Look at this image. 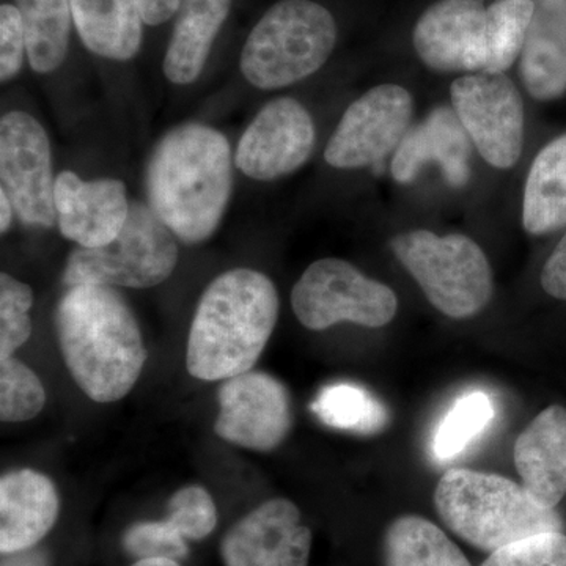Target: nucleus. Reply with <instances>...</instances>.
I'll return each instance as SVG.
<instances>
[{
  "label": "nucleus",
  "mask_w": 566,
  "mask_h": 566,
  "mask_svg": "<svg viewBox=\"0 0 566 566\" xmlns=\"http://www.w3.org/2000/svg\"><path fill=\"white\" fill-rule=\"evenodd\" d=\"M214 431L223 441L271 452L293 428L289 389L274 376L251 370L222 382Z\"/></svg>",
  "instance_id": "12"
},
{
  "label": "nucleus",
  "mask_w": 566,
  "mask_h": 566,
  "mask_svg": "<svg viewBox=\"0 0 566 566\" xmlns=\"http://www.w3.org/2000/svg\"><path fill=\"white\" fill-rule=\"evenodd\" d=\"M292 307L311 331L344 322L382 327L397 315L398 297L390 286L368 279L352 263L323 259L312 263L294 285Z\"/></svg>",
  "instance_id": "8"
},
{
  "label": "nucleus",
  "mask_w": 566,
  "mask_h": 566,
  "mask_svg": "<svg viewBox=\"0 0 566 566\" xmlns=\"http://www.w3.org/2000/svg\"><path fill=\"white\" fill-rule=\"evenodd\" d=\"M166 520L188 542H200L218 526V509L214 499L205 488L189 485L170 497Z\"/></svg>",
  "instance_id": "31"
},
{
  "label": "nucleus",
  "mask_w": 566,
  "mask_h": 566,
  "mask_svg": "<svg viewBox=\"0 0 566 566\" xmlns=\"http://www.w3.org/2000/svg\"><path fill=\"white\" fill-rule=\"evenodd\" d=\"M312 531L289 499H271L253 509L223 535V566H308Z\"/></svg>",
  "instance_id": "14"
},
{
  "label": "nucleus",
  "mask_w": 566,
  "mask_h": 566,
  "mask_svg": "<svg viewBox=\"0 0 566 566\" xmlns=\"http://www.w3.org/2000/svg\"><path fill=\"white\" fill-rule=\"evenodd\" d=\"M434 506L453 534L485 553L565 527L556 509L539 505L520 483L471 469H450L442 475Z\"/></svg>",
  "instance_id": "4"
},
{
  "label": "nucleus",
  "mask_w": 566,
  "mask_h": 566,
  "mask_svg": "<svg viewBox=\"0 0 566 566\" xmlns=\"http://www.w3.org/2000/svg\"><path fill=\"white\" fill-rule=\"evenodd\" d=\"M415 99L401 85L382 84L364 93L345 111L327 142L324 158L335 169L376 166L411 129Z\"/></svg>",
  "instance_id": "11"
},
{
  "label": "nucleus",
  "mask_w": 566,
  "mask_h": 566,
  "mask_svg": "<svg viewBox=\"0 0 566 566\" xmlns=\"http://www.w3.org/2000/svg\"><path fill=\"white\" fill-rule=\"evenodd\" d=\"M493 417V401L486 394L464 395L439 424L434 436V455L439 460L460 455L476 436L486 430Z\"/></svg>",
  "instance_id": "28"
},
{
  "label": "nucleus",
  "mask_w": 566,
  "mask_h": 566,
  "mask_svg": "<svg viewBox=\"0 0 566 566\" xmlns=\"http://www.w3.org/2000/svg\"><path fill=\"white\" fill-rule=\"evenodd\" d=\"M523 226L536 237L566 226V134L549 142L532 163L524 186Z\"/></svg>",
  "instance_id": "23"
},
{
  "label": "nucleus",
  "mask_w": 566,
  "mask_h": 566,
  "mask_svg": "<svg viewBox=\"0 0 566 566\" xmlns=\"http://www.w3.org/2000/svg\"><path fill=\"white\" fill-rule=\"evenodd\" d=\"M417 55L439 73H485L486 7L482 0H439L417 21Z\"/></svg>",
  "instance_id": "15"
},
{
  "label": "nucleus",
  "mask_w": 566,
  "mask_h": 566,
  "mask_svg": "<svg viewBox=\"0 0 566 566\" xmlns=\"http://www.w3.org/2000/svg\"><path fill=\"white\" fill-rule=\"evenodd\" d=\"M29 63L36 73H51L65 61L73 10L71 0H17Z\"/></svg>",
  "instance_id": "25"
},
{
  "label": "nucleus",
  "mask_w": 566,
  "mask_h": 566,
  "mask_svg": "<svg viewBox=\"0 0 566 566\" xmlns=\"http://www.w3.org/2000/svg\"><path fill=\"white\" fill-rule=\"evenodd\" d=\"M46 405L39 375L17 357L0 359V419L7 423L32 420Z\"/></svg>",
  "instance_id": "29"
},
{
  "label": "nucleus",
  "mask_w": 566,
  "mask_h": 566,
  "mask_svg": "<svg viewBox=\"0 0 566 566\" xmlns=\"http://www.w3.org/2000/svg\"><path fill=\"white\" fill-rule=\"evenodd\" d=\"M0 566H51V556L44 547L20 551V553L2 554Z\"/></svg>",
  "instance_id": "37"
},
{
  "label": "nucleus",
  "mask_w": 566,
  "mask_h": 566,
  "mask_svg": "<svg viewBox=\"0 0 566 566\" xmlns=\"http://www.w3.org/2000/svg\"><path fill=\"white\" fill-rule=\"evenodd\" d=\"M315 147V125L303 104L277 98L255 115L238 144L234 164L259 181H273L296 172Z\"/></svg>",
  "instance_id": "13"
},
{
  "label": "nucleus",
  "mask_w": 566,
  "mask_h": 566,
  "mask_svg": "<svg viewBox=\"0 0 566 566\" xmlns=\"http://www.w3.org/2000/svg\"><path fill=\"white\" fill-rule=\"evenodd\" d=\"M471 139L453 107L441 106L416 128L409 129L394 153L390 172L395 181L409 185L428 164L441 167L446 181L463 188L471 180Z\"/></svg>",
  "instance_id": "17"
},
{
  "label": "nucleus",
  "mask_w": 566,
  "mask_h": 566,
  "mask_svg": "<svg viewBox=\"0 0 566 566\" xmlns=\"http://www.w3.org/2000/svg\"><path fill=\"white\" fill-rule=\"evenodd\" d=\"M54 323L63 360L82 392L96 403L132 392L147 349L132 307L114 286H70Z\"/></svg>",
  "instance_id": "1"
},
{
  "label": "nucleus",
  "mask_w": 566,
  "mask_h": 566,
  "mask_svg": "<svg viewBox=\"0 0 566 566\" xmlns=\"http://www.w3.org/2000/svg\"><path fill=\"white\" fill-rule=\"evenodd\" d=\"M0 207H2V212H0V230H2V233H7L10 230L14 208L10 202L9 196L2 189H0Z\"/></svg>",
  "instance_id": "38"
},
{
  "label": "nucleus",
  "mask_w": 566,
  "mask_h": 566,
  "mask_svg": "<svg viewBox=\"0 0 566 566\" xmlns=\"http://www.w3.org/2000/svg\"><path fill=\"white\" fill-rule=\"evenodd\" d=\"M61 515V497L50 476L18 469L0 479V553L32 549Z\"/></svg>",
  "instance_id": "18"
},
{
  "label": "nucleus",
  "mask_w": 566,
  "mask_h": 566,
  "mask_svg": "<svg viewBox=\"0 0 566 566\" xmlns=\"http://www.w3.org/2000/svg\"><path fill=\"white\" fill-rule=\"evenodd\" d=\"M312 411L327 427L363 434H374L387 422L386 409L374 395L348 382L324 387Z\"/></svg>",
  "instance_id": "27"
},
{
  "label": "nucleus",
  "mask_w": 566,
  "mask_h": 566,
  "mask_svg": "<svg viewBox=\"0 0 566 566\" xmlns=\"http://www.w3.org/2000/svg\"><path fill=\"white\" fill-rule=\"evenodd\" d=\"M528 95L553 102L566 93V0H539L520 63Z\"/></svg>",
  "instance_id": "20"
},
{
  "label": "nucleus",
  "mask_w": 566,
  "mask_h": 566,
  "mask_svg": "<svg viewBox=\"0 0 566 566\" xmlns=\"http://www.w3.org/2000/svg\"><path fill=\"white\" fill-rule=\"evenodd\" d=\"M482 566H566V535L547 532L491 553Z\"/></svg>",
  "instance_id": "33"
},
{
  "label": "nucleus",
  "mask_w": 566,
  "mask_h": 566,
  "mask_svg": "<svg viewBox=\"0 0 566 566\" xmlns=\"http://www.w3.org/2000/svg\"><path fill=\"white\" fill-rule=\"evenodd\" d=\"M123 549L140 558H172L185 560L189 556L188 539L164 517L163 521H140L126 528Z\"/></svg>",
  "instance_id": "32"
},
{
  "label": "nucleus",
  "mask_w": 566,
  "mask_h": 566,
  "mask_svg": "<svg viewBox=\"0 0 566 566\" xmlns=\"http://www.w3.org/2000/svg\"><path fill=\"white\" fill-rule=\"evenodd\" d=\"M142 21L148 25L163 24L180 9L181 0H136Z\"/></svg>",
  "instance_id": "36"
},
{
  "label": "nucleus",
  "mask_w": 566,
  "mask_h": 566,
  "mask_svg": "<svg viewBox=\"0 0 566 566\" xmlns=\"http://www.w3.org/2000/svg\"><path fill=\"white\" fill-rule=\"evenodd\" d=\"M54 197L61 233L81 248H102L114 241L132 208L125 182L112 178L85 181L70 170L55 178Z\"/></svg>",
  "instance_id": "16"
},
{
  "label": "nucleus",
  "mask_w": 566,
  "mask_h": 566,
  "mask_svg": "<svg viewBox=\"0 0 566 566\" xmlns=\"http://www.w3.org/2000/svg\"><path fill=\"white\" fill-rule=\"evenodd\" d=\"M385 566H472L463 551L427 517H395L382 538Z\"/></svg>",
  "instance_id": "24"
},
{
  "label": "nucleus",
  "mask_w": 566,
  "mask_h": 566,
  "mask_svg": "<svg viewBox=\"0 0 566 566\" xmlns=\"http://www.w3.org/2000/svg\"><path fill=\"white\" fill-rule=\"evenodd\" d=\"M33 292L10 274H0V359L13 356L32 335Z\"/></svg>",
  "instance_id": "30"
},
{
  "label": "nucleus",
  "mask_w": 566,
  "mask_h": 566,
  "mask_svg": "<svg viewBox=\"0 0 566 566\" xmlns=\"http://www.w3.org/2000/svg\"><path fill=\"white\" fill-rule=\"evenodd\" d=\"M0 180L22 223L40 229L55 226L50 139L28 112H9L0 120Z\"/></svg>",
  "instance_id": "10"
},
{
  "label": "nucleus",
  "mask_w": 566,
  "mask_h": 566,
  "mask_svg": "<svg viewBox=\"0 0 566 566\" xmlns=\"http://www.w3.org/2000/svg\"><path fill=\"white\" fill-rule=\"evenodd\" d=\"M515 465L521 485L546 509L566 495V409L553 405L517 436Z\"/></svg>",
  "instance_id": "19"
},
{
  "label": "nucleus",
  "mask_w": 566,
  "mask_h": 566,
  "mask_svg": "<svg viewBox=\"0 0 566 566\" xmlns=\"http://www.w3.org/2000/svg\"><path fill=\"white\" fill-rule=\"evenodd\" d=\"M85 46L99 57L129 61L139 51L142 21L136 0H71Z\"/></svg>",
  "instance_id": "22"
},
{
  "label": "nucleus",
  "mask_w": 566,
  "mask_h": 566,
  "mask_svg": "<svg viewBox=\"0 0 566 566\" xmlns=\"http://www.w3.org/2000/svg\"><path fill=\"white\" fill-rule=\"evenodd\" d=\"M279 293L270 277L237 268L207 286L193 314L186 368L200 381H226L259 363L279 318Z\"/></svg>",
  "instance_id": "3"
},
{
  "label": "nucleus",
  "mask_w": 566,
  "mask_h": 566,
  "mask_svg": "<svg viewBox=\"0 0 566 566\" xmlns=\"http://www.w3.org/2000/svg\"><path fill=\"white\" fill-rule=\"evenodd\" d=\"M230 7L232 0H181L164 57L167 80L188 85L200 76Z\"/></svg>",
  "instance_id": "21"
},
{
  "label": "nucleus",
  "mask_w": 566,
  "mask_h": 566,
  "mask_svg": "<svg viewBox=\"0 0 566 566\" xmlns=\"http://www.w3.org/2000/svg\"><path fill=\"white\" fill-rule=\"evenodd\" d=\"M232 150L211 126H177L156 145L147 167L151 210L185 244L211 238L232 196Z\"/></svg>",
  "instance_id": "2"
},
{
  "label": "nucleus",
  "mask_w": 566,
  "mask_h": 566,
  "mask_svg": "<svg viewBox=\"0 0 566 566\" xmlns=\"http://www.w3.org/2000/svg\"><path fill=\"white\" fill-rule=\"evenodd\" d=\"M132 566H181V564L172 558H140Z\"/></svg>",
  "instance_id": "39"
},
{
  "label": "nucleus",
  "mask_w": 566,
  "mask_h": 566,
  "mask_svg": "<svg viewBox=\"0 0 566 566\" xmlns=\"http://www.w3.org/2000/svg\"><path fill=\"white\" fill-rule=\"evenodd\" d=\"M534 0H495L486 7V71L505 73L523 51L534 20Z\"/></svg>",
  "instance_id": "26"
},
{
  "label": "nucleus",
  "mask_w": 566,
  "mask_h": 566,
  "mask_svg": "<svg viewBox=\"0 0 566 566\" xmlns=\"http://www.w3.org/2000/svg\"><path fill=\"white\" fill-rule=\"evenodd\" d=\"M150 205L132 203L122 232L102 248H77L63 271L66 286L106 285L150 289L172 275L178 244Z\"/></svg>",
  "instance_id": "7"
},
{
  "label": "nucleus",
  "mask_w": 566,
  "mask_h": 566,
  "mask_svg": "<svg viewBox=\"0 0 566 566\" xmlns=\"http://www.w3.org/2000/svg\"><path fill=\"white\" fill-rule=\"evenodd\" d=\"M542 286L549 296L566 301V233L543 268Z\"/></svg>",
  "instance_id": "35"
},
{
  "label": "nucleus",
  "mask_w": 566,
  "mask_h": 566,
  "mask_svg": "<svg viewBox=\"0 0 566 566\" xmlns=\"http://www.w3.org/2000/svg\"><path fill=\"white\" fill-rule=\"evenodd\" d=\"M337 24L312 0H281L256 22L241 52L253 87L277 91L312 76L333 54Z\"/></svg>",
  "instance_id": "5"
},
{
  "label": "nucleus",
  "mask_w": 566,
  "mask_h": 566,
  "mask_svg": "<svg viewBox=\"0 0 566 566\" xmlns=\"http://www.w3.org/2000/svg\"><path fill=\"white\" fill-rule=\"evenodd\" d=\"M390 248L431 305L449 318H472L490 304L493 270L472 238L411 230L397 234Z\"/></svg>",
  "instance_id": "6"
},
{
  "label": "nucleus",
  "mask_w": 566,
  "mask_h": 566,
  "mask_svg": "<svg viewBox=\"0 0 566 566\" xmlns=\"http://www.w3.org/2000/svg\"><path fill=\"white\" fill-rule=\"evenodd\" d=\"M25 48L20 10L11 3L0 7V81L9 82L20 73Z\"/></svg>",
  "instance_id": "34"
},
{
  "label": "nucleus",
  "mask_w": 566,
  "mask_h": 566,
  "mask_svg": "<svg viewBox=\"0 0 566 566\" xmlns=\"http://www.w3.org/2000/svg\"><path fill=\"white\" fill-rule=\"evenodd\" d=\"M452 107L476 151L495 169H512L524 145L523 98L504 73H472L450 87Z\"/></svg>",
  "instance_id": "9"
}]
</instances>
